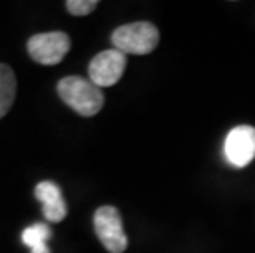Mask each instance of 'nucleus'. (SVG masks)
<instances>
[{"label":"nucleus","mask_w":255,"mask_h":253,"mask_svg":"<svg viewBox=\"0 0 255 253\" xmlns=\"http://www.w3.org/2000/svg\"><path fill=\"white\" fill-rule=\"evenodd\" d=\"M58 94L64 104L83 117L99 114L104 105V94L101 87L79 76L63 78L58 83Z\"/></svg>","instance_id":"1"},{"label":"nucleus","mask_w":255,"mask_h":253,"mask_svg":"<svg viewBox=\"0 0 255 253\" xmlns=\"http://www.w3.org/2000/svg\"><path fill=\"white\" fill-rule=\"evenodd\" d=\"M160 40L158 28L148 21L128 23L112 33V45L124 55H148Z\"/></svg>","instance_id":"2"},{"label":"nucleus","mask_w":255,"mask_h":253,"mask_svg":"<svg viewBox=\"0 0 255 253\" xmlns=\"http://www.w3.org/2000/svg\"><path fill=\"white\" fill-rule=\"evenodd\" d=\"M94 230L102 245L111 253H124L127 250V235L124 232L121 212L112 206H102L94 214Z\"/></svg>","instance_id":"3"},{"label":"nucleus","mask_w":255,"mask_h":253,"mask_svg":"<svg viewBox=\"0 0 255 253\" xmlns=\"http://www.w3.org/2000/svg\"><path fill=\"white\" fill-rule=\"evenodd\" d=\"M28 55L33 61L45 66H53L63 61L71 50V40L64 31H48L38 33L28 40Z\"/></svg>","instance_id":"4"},{"label":"nucleus","mask_w":255,"mask_h":253,"mask_svg":"<svg viewBox=\"0 0 255 253\" xmlns=\"http://www.w3.org/2000/svg\"><path fill=\"white\" fill-rule=\"evenodd\" d=\"M127 66V58L119 50H107L92 58L89 64V78L97 87H111L121 81Z\"/></svg>","instance_id":"5"},{"label":"nucleus","mask_w":255,"mask_h":253,"mask_svg":"<svg viewBox=\"0 0 255 253\" xmlns=\"http://www.w3.org/2000/svg\"><path fill=\"white\" fill-rule=\"evenodd\" d=\"M226 158L231 165L244 168L255 158V128L239 125L227 133L224 145Z\"/></svg>","instance_id":"6"},{"label":"nucleus","mask_w":255,"mask_h":253,"mask_svg":"<svg viewBox=\"0 0 255 253\" xmlns=\"http://www.w3.org/2000/svg\"><path fill=\"white\" fill-rule=\"evenodd\" d=\"M35 196L43 204V214L50 222H61L68 214L66 202H64L61 189L51 181H43L35 187Z\"/></svg>","instance_id":"7"},{"label":"nucleus","mask_w":255,"mask_h":253,"mask_svg":"<svg viewBox=\"0 0 255 253\" xmlns=\"http://www.w3.org/2000/svg\"><path fill=\"white\" fill-rule=\"evenodd\" d=\"M17 95V79L12 68L0 64V118L7 115Z\"/></svg>","instance_id":"8"},{"label":"nucleus","mask_w":255,"mask_h":253,"mask_svg":"<svg viewBox=\"0 0 255 253\" xmlns=\"http://www.w3.org/2000/svg\"><path fill=\"white\" fill-rule=\"evenodd\" d=\"M51 237V230L45 224H33L21 234V242L28 247L31 253H51L46 242Z\"/></svg>","instance_id":"9"},{"label":"nucleus","mask_w":255,"mask_h":253,"mask_svg":"<svg viewBox=\"0 0 255 253\" xmlns=\"http://www.w3.org/2000/svg\"><path fill=\"white\" fill-rule=\"evenodd\" d=\"M97 3H99L97 0H69V2H66V8L71 15L84 17V15L94 12Z\"/></svg>","instance_id":"10"}]
</instances>
